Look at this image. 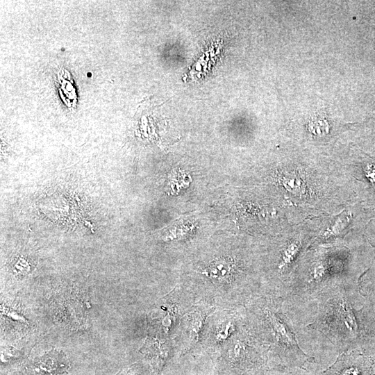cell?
I'll return each instance as SVG.
<instances>
[{"label": "cell", "mask_w": 375, "mask_h": 375, "mask_svg": "<svg viewBox=\"0 0 375 375\" xmlns=\"http://www.w3.org/2000/svg\"><path fill=\"white\" fill-rule=\"evenodd\" d=\"M363 297L358 285H340L319 292L301 306L284 308L300 347L340 355L362 344L358 311Z\"/></svg>", "instance_id": "6da1fadb"}, {"label": "cell", "mask_w": 375, "mask_h": 375, "mask_svg": "<svg viewBox=\"0 0 375 375\" xmlns=\"http://www.w3.org/2000/svg\"><path fill=\"white\" fill-rule=\"evenodd\" d=\"M194 265L181 285L197 301H203L217 308H233L245 306L261 294L262 274L252 268L242 251H218Z\"/></svg>", "instance_id": "7a4b0ae2"}, {"label": "cell", "mask_w": 375, "mask_h": 375, "mask_svg": "<svg viewBox=\"0 0 375 375\" xmlns=\"http://www.w3.org/2000/svg\"><path fill=\"white\" fill-rule=\"evenodd\" d=\"M283 303V298L273 294L253 298L245 306L246 328L267 349L272 367L306 369L307 362H317V360L300 347Z\"/></svg>", "instance_id": "3957f363"}, {"label": "cell", "mask_w": 375, "mask_h": 375, "mask_svg": "<svg viewBox=\"0 0 375 375\" xmlns=\"http://www.w3.org/2000/svg\"><path fill=\"white\" fill-rule=\"evenodd\" d=\"M209 355L218 375H266L270 369L267 349L246 324Z\"/></svg>", "instance_id": "277c9868"}, {"label": "cell", "mask_w": 375, "mask_h": 375, "mask_svg": "<svg viewBox=\"0 0 375 375\" xmlns=\"http://www.w3.org/2000/svg\"><path fill=\"white\" fill-rule=\"evenodd\" d=\"M195 302L188 289L177 285L156 302L148 315L147 328L173 340L182 317Z\"/></svg>", "instance_id": "5b68a950"}, {"label": "cell", "mask_w": 375, "mask_h": 375, "mask_svg": "<svg viewBox=\"0 0 375 375\" xmlns=\"http://www.w3.org/2000/svg\"><path fill=\"white\" fill-rule=\"evenodd\" d=\"M245 306L217 308L207 318L199 344L211 353L245 326Z\"/></svg>", "instance_id": "8992f818"}, {"label": "cell", "mask_w": 375, "mask_h": 375, "mask_svg": "<svg viewBox=\"0 0 375 375\" xmlns=\"http://www.w3.org/2000/svg\"><path fill=\"white\" fill-rule=\"evenodd\" d=\"M217 308L203 301L195 302L182 317L173 343L180 356L193 350L199 344L205 322Z\"/></svg>", "instance_id": "52a82bcc"}, {"label": "cell", "mask_w": 375, "mask_h": 375, "mask_svg": "<svg viewBox=\"0 0 375 375\" xmlns=\"http://www.w3.org/2000/svg\"><path fill=\"white\" fill-rule=\"evenodd\" d=\"M358 291L363 304L358 311L361 326V351L375 358V261L358 281Z\"/></svg>", "instance_id": "ba28073f"}, {"label": "cell", "mask_w": 375, "mask_h": 375, "mask_svg": "<svg viewBox=\"0 0 375 375\" xmlns=\"http://www.w3.org/2000/svg\"><path fill=\"white\" fill-rule=\"evenodd\" d=\"M140 352L149 362L154 375H162L165 367L176 354L173 340L160 331L148 328Z\"/></svg>", "instance_id": "9c48e42d"}, {"label": "cell", "mask_w": 375, "mask_h": 375, "mask_svg": "<svg viewBox=\"0 0 375 375\" xmlns=\"http://www.w3.org/2000/svg\"><path fill=\"white\" fill-rule=\"evenodd\" d=\"M321 375H375V359L359 349L344 352Z\"/></svg>", "instance_id": "30bf717a"}, {"label": "cell", "mask_w": 375, "mask_h": 375, "mask_svg": "<svg viewBox=\"0 0 375 375\" xmlns=\"http://www.w3.org/2000/svg\"><path fill=\"white\" fill-rule=\"evenodd\" d=\"M69 367V360L63 353L51 350L24 365L22 375H58L67 371Z\"/></svg>", "instance_id": "8fae6325"}, {"label": "cell", "mask_w": 375, "mask_h": 375, "mask_svg": "<svg viewBox=\"0 0 375 375\" xmlns=\"http://www.w3.org/2000/svg\"><path fill=\"white\" fill-rule=\"evenodd\" d=\"M115 375H154V374L150 365L138 362L122 369Z\"/></svg>", "instance_id": "7c38bea8"}, {"label": "cell", "mask_w": 375, "mask_h": 375, "mask_svg": "<svg viewBox=\"0 0 375 375\" xmlns=\"http://www.w3.org/2000/svg\"><path fill=\"white\" fill-rule=\"evenodd\" d=\"M283 184L292 193L301 194L303 192L301 181L294 174H288L283 177Z\"/></svg>", "instance_id": "4fadbf2b"}, {"label": "cell", "mask_w": 375, "mask_h": 375, "mask_svg": "<svg viewBox=\"0 0 375 375\" xmlns=\"http://www.w3.org/2000/svg\"><path fill=\"white\" fill-rule=\"evenodd\" d=\"M309 128L315 135H324L328 133V126L325 119L316 118L310 122Z\"/></svg>", "instance_id": "5bb4252c"}, {"label": "cell", "mask_w": 375, "mask_h": 375, "mask_svg": "<svg viewBox=\"0 0 375 375\" xmlns=\"http://www.w3.org/2000/svg\"><path fill=\"white\" fill-rule=\"evenodd\" d=\"M266 375H295L293 369H290L280 365L270 367Z\"/></svg>", "instance_id": "9a60e30c"}]
</instances>
